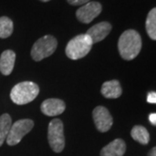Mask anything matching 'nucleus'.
Returning <instances> with one entry per match:
<instances>
[{
  "label": "nucleus",
  "instance_id": "7",
  "mask_svg": "<svg viewBox=\"0 0 156 156\" xmlns=\"http://www.w3.org/2000/svg\"><path fill=\"white\" fill-rule=\"evenodd\" d=\"M101 10L102 6L99 2L92 1L80 7L76 12V16L81 23H89L100 15Z\"/></svg>",
  "mask_w": 156,
  "mask_h": 156
},
{
  "label": "nucleus",
  "instance_id": "22",
  "mask_svg": "<svg viewBox=\"0 0 156 156\" xmlns=\"http://www.w3.org/2000/svg\"><path fill=\"white\" fill-rule=\"evenodd\" d=\"M40 1H42V2H49L50 0H40Z\"/></svg>",
  "mask_w": 156,
  "mask_h": 156
},
{
  "label": "nucleus",
  "instance_id": "11",
  "mask_svg": "<svg viewBox=\"0 0 156 156\" xmlns=\"http://www.w3.org/2000/svg\"><path fill=\"white\" fill-rule=\"evenodd\" d=\"M126 152V143L122 139H115L101 150V156H123Z\"/></svg>",
  "mask_w": 156,
  "mask_h": 156
},
{
  "label": "nucleus",
  "instance_id": "13",
  "mask_svg": "<svg viewBox=\"0 0 156 156\" xmlns=\"http://www.w3.org/2000/svg\"><path fill=\"white\" fill-rule=\"evenodd\" d=\"M101 92L102 95L108 99H116L122 94V89L117 80H111L103 83Z\"/></svg>",
  "mask_w": 156,
  "mask_h": 156
},
{
  "label": "nucleus",
  "instance_id": "17",
  "mask_svg": "<svg viewBox=\"0 0 156 156\" xmlns=\"http://www.w3.org/2000/svg\"><path fill=\"white\" fill-rule=\"evenodd\" d=\"M13 32V22L8 17H0V38H7Z\"/></svg>",
  "mask_w": 156,
  "mask_h": 156
},
{
  "label": "nucleus",
  "instance_id": "18",
  "mask_svg": "<svg viewBox=\"0 0 156 156\" xmlns=\"http://www.w3.org/2000/svg\"><path fill=\"white\" fill-rule=\"evenodd\" d=\"M67 2L71 5H83L90 2V0H67Z\"/></svg>",
  "mask_w": 156,
  "mask_h": 156
},
{
  "label": "nucleus",
  "instance_id": "10",
  "mask_svg": "<svg viewBox=\"0 0 156 156\" xmlns=\"http://www.w3.org/2000/svg\"><path fill=\"white\" fill-rule=\"evenodd\" d=\"M65 110V103L62 100L51 98L45 100L41 104V111L48 116H56Z\"/></svg>",
  "mask_w": 156,
  "mask_h": 156
},
{
  "label": "nucleus",
  "instance_id": "16",
  "mask_svg": "<svg viewBox=\"0 0 156 156\" xmlns=\"http://www.w3.org/2000/svg\"><path fill=\"white\" fill-rule=\"evenodd\" d=\"M11 126V118L10 115L4 114L0 116V147L3 145L9 134Z\"/></svg>",
  "mask_w": 156,
  "mask_h": 156
},
{
  "label": "nucleus",
  "instance_id": "5",
  "mask_svg": "<svg viewBox=\"0 0 156 156\" xmlns=\"http://www.w3.org/2000/svg\"><path fill=\"white\" fill-rule=\"evenodd\" d=\"M48 140L55 153H61L65 147L63 124L60 119H53L48 127Z\"/></svg>",
  "mask_w": 156,
  "mask_h": 156
},
{
  "label": "nucleus",
  "instance_id": "3",
  "mask_svg": "<svg viewBox=\"0 0 156 156\" xmlns=\"http://www.w3.org/2000/svg\"><path fill=\"white\" fill-rule=\"evenodd\" d=\"M93 42L87 34H80L68 43L65 53L71 60H78L86 56L92 49Z\"/></svg>",
  "mask_w": 156,
  "mask_h": 156
},
{
  "label": "nucleus",
  "instance_id": "6",
  "mask_svg": "<svg viewBox=\"0 0 156 156\" xmlns=\"http://www.w3.org/2000/svg\"><path fill=\"white\" fill-rule=\"evenodd\" d=\"M34 122L30 119H22L11 124L9 134L7 135L6 141L9 146H15L18 144L24 135L30 132L33 128Z\"/></svg>",
  "mask_w": 156,
  "mask_h": 156
},
{
  "label": "nucleus",
  "instance_id": "21",
  "mask_svg": "<svg viewBox=\"0 0 156 156\" xmlns=\"http://www.w3.org/2000/svg\"><path fill=\"white\" fill-rule=\"evenodd\" d=\"M148 156H156V147H153L148 154Z\"/></svg>",
  "mask_w": 156,
  "mask_h": 156
},
{
  "label": "nucleus",
  "instance_id": "19",
  "mask_svg": "<svg viewBox=\"0 0 156 156\" xmlns=\"http://www.w3.org/2000/svg\"><path fill=\"white\" fill-rule=\"evenodd\" d=\"M147 102H149V103H156V93L155 92H150L148 95H147Z\"/></svg>",
  "mask_w": 156,
  "mask_h": 156
},
{
  "label": "nucleus",
  "instance_id": "14",
  "mask_svg": "<svg viewBox=\"0 0 156 156\" xmlns=\"http://www.w3.org/2000/svg\"><path fill=\"white\" fill-rule=\"evenodd\" d=\"M131 136L135 141L139 142L141 145H147L150 140V135L148 131L146 129V128L140 125H136L132 128Z\"/></svg>",
  "mask_w": 156,
  "mask_h": 156
},
{
  "label": "nucleus",
  "instance_id": "4",
  "mask_svg": "<svg viewBox=\"0 0 156 156\" xmlns=\"http://www.w3.org/2000/svg\"><path fill=\"white\" fill-rule=\"evenodd\" d=\"M57 47V40L51 35H45L39 38L32 46L30 55L34 61H42L51 56Z\"/></svg>",
  "mask_w": 156,
  "mask_h": 156
},
{
  "label": "nucleus",
  "instance_id": "8",
  "mask_svg": "<svg viewBox=\"0 0 156 156\" xmlns=\"http://www.w3.org/2000/svg\"><path fill=\"white\" fill-rule=\"evenodd\" d=\"M93 119L97 130L101 133L108 131L113 125V118L105 107H96L93 110Z\"/></svg>",
  "mask_w": 156,
  "mask_h": 156
},
{
  "label": "nucleus",
  "instance_id": "20",
  "mask_svg": "<svg viewBox=\"0 0 156 156\" xmlns=\"http://www.w3.org/2000/svg\"><path fill=\"white\" fill-rule=\"evenodd\" d=\"M149 121L153 125H156V114L155 113H152L149 115Z\"/></svg>",
  "mask_w": 156,
  "mask_h": 156
},
{
  "label": "nucleus",
  "instance_id": "1",
  "mask_svg": "<svg viewBox=\"0 0 156 156\" xmlns=\"http://www.w3.org/2000/svg\"><path fill=\"white\" fill-rule=\"evenodd\" d=\"M118 50L124 60L130 61L139 55L141 50V37L134 30H127L118 41Z\"/></svg>",
  "mask_w": 156,
  "mask_h": 156
},
{
  "label": "nucleus",
  "instance_id": "12",
  "mask_svg": "<svg viewBox=\"0 0 156 156\" xmlns=\"http://www.w3.org/2000/svg\"><path fill=\"white\" fill-rule=\"evenodd\" d=\"M16 54L11 50H5L0 56V72L4 76H9L15 65Z\"/></svg>",
  "mask_w": 156,
  "mask_h": 156
},
{
  "label": "nucleus",
  "instance_id": "9",
  "mask_svg": "<svg viewBox=\"0 0 156 156\" xmlns=\"http://www.w3.org/2000/svg\"><path fill=\"white\" fill-rule=\"evenodd\" d=\"M112 30L111 24L108 22H101L99 23H96L94 26L88 30L87 35L89 36L91 38L93 44L99 43L105 39L110 33Z\"/></svg>",
  "mask_w": 156,
  "mask_h": 156
},
{
  "label": "nucleus",
  "instance_id": "15",
  "mask_svg": "<svg viewBox=\"0 0 156 156\" xmlns=\"http://www.w3.org/2000/svg\"><path fill=\"white\" fill-rule=\"evenodd\" d=\"M146 30L149 37L156 40V9L153 8L147 14L146 19Z\"/></svg>",
  "mask_w": 156,
  "mask_h": 156
},
{
  "label": "nucleus",
  "instance_id": "2",
  "mask_svg": "<svg viewBox=\"0 0 156 156\" xmlns=\"http://www.w3.org/2000/svg\"><path fill=\"white\" fill-rule=\"evenodd\" d=\"M39 94V87L32 82L16 84L11 91V101L17 105H24L34 101Z\"/></svg>",
  "mask_w": 156,
  "mask_h": 156
}]
</instances>
